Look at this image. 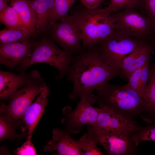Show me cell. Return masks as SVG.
Here are the masks:
<instances>
[{
    "label": "cell",
    "mask_w": 155,
    "mask_h": 155,
    "mask_svg": "<svg viewBox=\"0 0 155 155\" xmlns=\"http://www.w3.org/2000/svg\"><path fill=\"white\" fill-rule=\"evenodd\" d=\"M82 155H103L104 153L98 147V142L89 131L78 140Z\"/></svg>",
    "instance_id": "obj_25"
},
{
    "label": "cell",
    "mask_w": 155,
    "mask_h": 155,
    "mask_svg": "<svg viewBox=\"0 0 155 155\" xmlns=\"http://www.w3.org/2000/svg\"><path fill=\"white\" fill-rule=\"evenodd\" d=\"M21 121L13 122L0 113V141L14 139L20 140L28 137L27 132L19 134L17 129L20 126Z\"/></svg>",
    "instance_id": "obj_19"
},
{
    "label": "cell",
    "mask_w": 155,
    "mask_h": 155,
    "mask_svg": "<svg viewBox=\"0 0 155 155\" xmlns=\"http://www.w3.org/2000/svg\"><path fill=\"white\" fill-rule=\"evenodd\" d=\"M67 75L73 86L69 98H85L93 105L96 99L93 92L112 79L120 77V72L108 64L93 46L84 48L73 57Z\"/></svg>",
    "instance_id": "obj_1"
},
{
    "label": "cell",
    "mask_w": 155,
    "mask_h": 155,
    "mask_svg": "<svg viewBox=\"0 0 155 155\" xmlns=\"http://www.w3.org/2000/svg\"><path fill=\"white\" fill-rule=\"evenodd\" d=\"M49 92V88L45 85L43 86L40 95L31 104L24 115L22 121L28 129L29 137H32V133L44 112Z\"/></svg>",
    "instance_id": "obj_15"
},
{
    "label": "cell",
    "mask_w": 155,
    "mask_h": 155,
    "mask_svg": "<svg viewBox=\"0 0 155 155\" xmlns=\"http://www.w3.org/2000/svg\"><path fill=\"white\" fill-rule=\"evenodd\" d=\"M141 68L142 67H141L136 70L131 74L128 78L129 82L127 84L130 87L136 92L141 97L140 78Z\"/></svg>",
    "instance_id": "obj_29"
},
{
    "label": "cell",
    "mask_w": 155,
    "mask_h": 155,
    "mask_svg": "<svg viewBox=\"0 0 155 155\" xmlns=\"http://www.w3.org/2000/svg\"><path fill=\"white\" fill-rule=\"evenodd\" d=\"M28 0L36 15V32L45 31L48 28L53 9L54 0Z\"/></svg>",
    "instance_id": "obj_17"
},
{
    "label": "cell",
    "mask_w": 155,
    "mask_h": 155,
    "mask_svg": "<svg viewBox=\"0 0 155 155\" xmlns=\"http://www.w3.org/2000/svg\"><path fill=\"white\" fill-rule=\"evenodd\" d=\"M144 101L143 112H146L155 117V62L151 65Z\"/></svg>",
    "instance_id": "obj_20"
},
{
    "label": "cell",
    "mask_w": 155,
    "mask_h": 155,
    "mask_svg": "<svg viewBox=\"0 0 155 155\" xmlns=\"http://www.w3.org/2000/svg\"><path fill=\"white\" fill-rule=\"evenodd\" d=\"M34 34L26 26L16 28H6L0 32V43L21 42L28 40Z\"/></svg>",
    "instance_id": "obj_21"
},
{
    "label": "cell",
    "mask_w": 155,
    "mask_h": 155,
    "mask_svg": "<svg viewBox=\"0 0 155 155\" xmlns=\"http://www.w3.org/2000/svg\"><path fill=\"white\" fill-rule=\"evenodd\" d=\"M96 90V102L100 108L113 110L130 118L143 112V99L127 84L120 86L107 83Z\"/></svg>",
    "instance_id": "obj_2"
},
{
    "label": "cell",
    "mask_w": 155,
    "mask_h": 155,
    "mask_svg": "<svg viewBox=\"0 0 155 155\" xmlns=\"http://www.w3.org/2000/svg\"><path fill=\"white\" fill-rule=\"evenodd\" d=\"M8 0H0V12L5 10L8 6L7 5Z\"/></svg>",
    "instance_id": "obj_32"
},
{
    "label": "cell",
    "mask_w": 155,
    "mask_h": 155,
    "mask_svg": "<svg viewBox=\"0 0 155 155\" xmlns=\"http://www.w3.org/2000/svg\"><path fill=\"white\" fill-rule=\"evenodd\" d=\"M100 108L94 124L88 127L105 131L132 133L139 127L130 118L118 112L105 107Z\"/></svg>",
    "instance_id": "obj_11"
},
{
    "label": "cell",
    "mask_w": 155,
    "mask_h": 155,
    "mask_svg": "<svg viewBox=\"0 0 155 155\" xmlns=\"http://www.w3.org/2000/svg\"><path fill=\"white\" fill-rule=\"evenodd\" d=\"M114 29L121 30L140 42L155 45V27L146 16L127 9L110 13Z\"/></svg>",
    "instance_id": "obj_5"
},
{
    "label": "cell",
    "mask_w": 155,
    "mask_h": 155,
    "mask_svg": "<svg viewBox=\"0 0 155 155\" xmlns=\"http://www.w3.org/2000/svg\"><path fill=\"white\" fill-rule=\"evenodd\" d=\"M77 0H54L53 8L48 29L67 16Z\"/></svg>",
    "instance_id": "obj_23"
},
{
    "label": "cell",
    "mask_w": 155,
    "mask_h": 155,
    "mask_svg": "<svg viewBox=\"0 0 155 155\" xmlns=\"http://www.w3.org/2000/svg\"><path fill=\"white\" fill-rule=\"evenodd\" d=\"M10 0V6L18 13L25 25L34 34L36 33V26L37 23L36 15L28 0Z\"/></svg>",
    "instance_id": "obj_18"
},
{
    "label": "cell",
    "mask_w": 155,
    "mask_h": 155,
    "mask_svg": "<svg viewBox=\"0 0 155 155\" xmlns=\"http://www.w3.org/2000/svg\"><path fill=\"white\" fill-rule=\"evenodd\" d=\"M0 19L7 28H19L26 26L18 13L10 5L0 12Z\"/></svg>",
    "instance_id": "obj_24"
},
{
    "label": "cell",
    "mask_w": 155,
    "mask_h": 155,
    "mask_svg": "<svg viewBox=\"0 0 155 155\" xmlns=\"http://www.w3.org/2000/svg\"><path fill=\"white\" fill-rule=\"evenodd\" d=\"M132 139L135 145L138 146L140 142L144 141L155 142V121L152 125L137 128L131 135Z\"/></svg>",
    "instance_id": "obj_26"
},
{
    "label": "cell",
    "mask_w": 155,
    "mask_h": 155,
    "mask_svg": "<svg viewBox=\"0 0 155 155\" xmlns=\"http://www.w3.org/2000/svg\"><path fill=\"white\" fill-rule=\"evenodd\" d=\"M155 50V45L142 42L123 59L120 69V77L127 79L136 70L142 67L150 60V57Z\"/></svg>",
    "instance_id": "obj_14"
},
{
    "label": "cell",
    "mask_w": 155,
    "mask_h": 155,
    "mask_svg": "<svg viewBox=\"0 0 155 155\" xmlns=\"http://www.w3.org/2000/svg\"><path fill=\"white\" fill-rule=\"evenodd\" d=\"M71 11L77 16L82 36L83 48L92 47L113 32L114 23L110 13L87 8L82 4Z\"/></svg>",
    "instance_id": "obj_3"
},
{
    "label": "cell",
    "mask_w": 155,
    "mask_h": 155,
    "mask_svg": "<svg viewBox=\"0 0 155 155\" xmlns=\"http://www.w3.org/2000/svg\"><path fill=\"white\" fill-rule=\"evenodd\" d=\"M52 140L45 146L44 150L57 155H82L79 141L64 130L54 128Z\"/></svg>",
    "instance_id": "obj_13"
},
{
    "label": "cell",
    "mask_w": 155,
    "mask_h": 155,
    "mask_svg": "<svg viewBox=\"0 0 155 155\" xmlns=\"http://www.w3.org/2000/svg\"><path fill=\"white\" fill-rule=\"evenodd\" d=\"M36 71L30 74L21 73L16 74L4 71H0V98L2 100L10 98L18 89L28 84L34 76Z\"/></svg>",
    "instance_id": "obj_16"
},
{
    "label": "cell",
    "mask_w": 155,
    "mask_h": 155,
    "mask_svg": "<svg viewBox=\"0 0 155 155\" xmlns=\"http://www.w3.org/2000/svg\"><path fill=\"white\" fill-rule=\"evenodd\" d=\"M145 11V15L155 27V0H142Z\"/></svg>",
    "instance_id": "obj_30"
},
{
    "label": "cell",
    "mask_w": 155,
    "mask_h": 155,
    "mask_svg": "<svg viewBox=\"0 0 155 155\" xmlns=\"http://www.w3.org/2000/svg\"><path fill=\"white\" fill-rule=\"evenodd\" d=\"M31 137L28 136L26 141L15 151V153L18 155H36V151L31 142Z\"/></svg>",
    "instance_id": "obj_28"
},
{
    "label": "cell",
    "mask_w": 155,
    "mask_h": 155,
    "mask_svg": "<svg viewBox=\"0 0 155 155\" xmlns=\"http://www.w3.org/2000/svg\"><path fill=\"white\" fill-rule=\"evenodd\" d=\"M85 98H80L75 109L69 106L62 110L65 117L61 120L65 126L64 130L69 134H78L84 126L93 125L96 121L100 108L94 107Z\"/></svg>",
    "instance_id": "obj_9"
},
{
    "label": "cell",
    "mask_w": 155,
    "mask_h": 155,
    "mask_svg": "<svg viewBox=\"0 0 155 155\" xmlns=\"http://www.w3.org/2000/svg\"><path fill=\"white\" fill-rule=\"evenodd\" d=\"M60 49L51 39H45L34 44L32 51L18 69L22 73L35 64L44 63L56 68L59 78L67 75L73 58Z\"/></svg>",
    "instance_id": "obj_4"
},
{
    "label": "cell",
    "mask_w": 155,
    "mask_h": 155,
    "mask_svg": "<svg viewBox=\"0 0 155 155\" xmlns=\"http://www.w3.org/2000/svg\"><path fill=\"white\" fill-rule=\"evenodd\" d=\"M42 81L37 72L28 84L11 96L7 106L1 104L0 113L13 122L22 120L27 109L45 85Z\"/></svg>",
    "instance_id": "obj_8"
},
{
    "label": "cell",
    "mask_w": 155,
    "mask_h": 155,
    "mask_svg": "<svg viewBox=\"0 0 155 155\" xmlns=\"http://www.w3.org/2000/svg\"><path fill=\"white\" fill-rule=\"evenodd\" d=\"M151 67L150 60L142 67L140 78L141 97L144 100L147 88V83Z\"/></svg>",
    "instance_id": "obj_27"
},
{
    "label": "cell",
    "mask_w": 155,
    "mask_h": 155,
    "mask_svg": "<svg viewBox=\"0 0 155 155\" xmlns=\"http://www.w3.org/2000/svg\"><path fill=\"white\" fill-rule=\"evenodd\" d=\"M49 29L50 39L65 52L73 56L83 50L80 23L76 15L71 11Z\"/></svg>",
    "instance_id": "obj_7"
},
{
    "label": "cell",
    "mask_w": 155,
    "mask_h": 155,
    "mask_svg": "<svg viewBox=\"0 0 155 155\" xmlns=\"http://www.w3.org/2000/svg\"><path fill=\"white\" fill-rule=\"evenodd\" d=\"M33 45L28 39L16 42L0 43V63L11 69L20 66L31 54Z\"/></svg>",
    "instance_id": "obj_12"
},
{
    "label": "cell",
    "mask_w": 155,
    "mask_h": 155,
    "mask_svg": "<svg viewBox=\"0 0 155 155\" xmlns=\"http://www.w3.org/2000/svg\"><path fill=\"white\" fill-rule=\"evenodd\" d=\"M104 0H80L82 4L88 9L96 10Z\"/></svg>",
    "instance_id": "obj_31"
},
{
    "label": "cell",
    "mask_w": 155,
    "mask_h": 155,
    "mask_svg": "<svg viewBox=\"0 0 155 155\" xmlns=\"http://www.w3.org/2000/svg\"><path fill=\"white\" fill-rule=\"evenodd\" d=\"M142 42L114 29L108 36L93 46L108 64L120 70L123 59Z\"/></svg>",
    "instance_id": "obj_6"
},
{
    "label": "cell",
    "mask_w": 155,
    "mask_h": 155,
    "mask_svg": "<svg viewBox=\"0 0 155 155\" xmlns=\"http://www.w3.org/2000/svg\"><path fill=\"white\" fill-rule=\"evenodd\" d=\"M87 129L108 155H131L137 146L132 139V133L105 131L88 126Z\"/></svg>",
    "instance_id": "obj_10"
},
{
    "label": "cell",
    "mask_w": 155,
    "mask_h": 155,
    "mask_svg": "<svg viewBox=\"0 0 155 155\" xmlns=\"http://www.w3.org/2000/svg\"><path fill=\"white\" fill-rule=\"evenodd\" d=\"M127 9H135L143 14H145L142 0H111L110 3L106 8L97 10L110 13Z\"/></svg>",
    "instance_id": "obj_22"
}]
</instances>
